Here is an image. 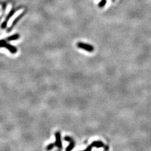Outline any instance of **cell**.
Masks as SVG:
<instances>
[{
  "label": "cell",
  "instance_id": "cell-10",
  "mask_svg": "<svg viewBox=\"0 0 151 151\" xmlns=\"http://www.w3.org/2000/svg\"><path fill=\"white\" fill-rule=\"evenodd\" d=\"M106 0H101L100 2V3H99V7H104L106 4Z\"/></svg>",
  "mask_w": 151,
  "mask_h": 151
},
{
  "label": "cell",
  "instance_id": "cell-11",
  "mask_svg": "<svg viewBox=\"0 0 151 151\" xmlns=\"http://www.w3.org/2000/svg\"><path fill=\"white\" fill-rule=\"evenodd\" d=\"M64 140H65L66 141L68 142H70L72 141L73 139L71 137H69V136H66V137H64Z\"/></svg>",
  "mask_w": 151,
  "mask_h": 151
},
{
  "label": "cell",
  "instance_id": "cell-3",
  "mask_svg": "<svg viewBox=\"0 0 151 151\" xmlns=\"http://www.w3.org/2000/svg\"><path fill=\"white\" fill-rule=\"evenodd\" d=\"M55 137H56V142L54 144L55 146L58 147V148H62V143L61 140V134L59 132H57L55 133Z\"/></svg>",
  "mask_w": 151,
  "mask_h": 151
},
{
  "label": "cell",
  "instance_id": "cell-12",
  "mask_svg": "<svg viewBox=\"0 0 151 151\" xmlns=\"http://www.w3.org/2000/svg\"><path fill=\"white\" fill-rule=\"evenodd\" d=\"M92 146L91 145H88V146L87 147V148H86L85 149V151H91V150H92Z\"/></svg>",
  "mask_w": 151,
  "mask_h": 151
},
{
  "label": "cell",
  "instance_id": "cell-7",
  "mask_svg": "<svg viewBox=\"0 0 151 151\" xmlns=\"http://www.w3.org/2000/svg\"><path fill=\"white\" fill-rule=\"evenodd\" d=\"M19 38H20V35L18 34H15L12 35L10 36H8V38L5 39V40H6L7 42L14 41V40H17Z\"/></svg>",
  "mask_w": 151,
  "mask_h": 151
},
{
  "label": "cell",
  "instance_id": "cell-8",
  "mask_svg": "<svg viewBox=\"0 0 151 151\" xmlns=\"http://www.w3.org/2000/svg\"><path fill=\"white\" fill-rule=\"evenodd\" d=\"M75 145V142L74 141V140H72V141H71L69 142V144L68 145V146L66 148V151H70L71 150H72L73 148H74Z\"/></svg>",
  "mask_w": 151,
  "mask_h": 151
},
{
  "label": "cell",
  "instance_id": "cell-2",
  "mask_svg": "<svg viewBox=\"0 0 151 151\" xmlns=\"http://www.w3.org/2000/svg\"><path fill=\"white\" fill-rule=\"evenodd\" d=\"M77 45L79 48L84 49V50L89 51V52H92L94 50V48H93V46L90 45V44L82 43V42H79V43H77Z\"/></svg>",
  "mask_w": 151,
  "mask_h": 151
},
{
  "label": "cell",
  "instance_id": "cell-9",
  "mask_svg": "<svg viewBox=\"0 0 151 151\" xmlns=\"http://www.w3.org/2000/svg\"><path fill=\"white\" fill-rule=\"evenodd\" d=\"M54 146H55L54 143H50V144H49L47 147V148H46V150H47V151H50L51 150H52V149L54 147Z\"/></svg>",
  "mask_w": 151,
  "mask_h": 151
},
{
  "label": "cell",
  "instance_id": "cell-4",
  "mask_svg": "<svg viewBox=\"0 0 151 151\" xmlns=\"http://www.w3.org/2000/svg\"><path fill=\"white\" fill-rule=\"evenodd\" d=\"M15 11L12 10L9 13L8 15H7V17H6V19H5V20H4V21H3L2 24V25H1V28L2 29H4L6 28L7 25V23H8V20H10V18L13 16V15L15 14Z\"/></svg>",
  "mask_w": 151,
  "mask_h": 151
},
{
  "label": "cell",
  "instance_id": "cell-6",
  "mask_svg": "<svg viewBox=\"0 0 151 151\" xmlns=\"http://www.w3.org/2000/svg\"><path fill=\"white\" fill-rule=\"evenodd\" d=\"M24 15V13H23V14H21V15H20L19 16H17V17H16L14 21H13V23L12 24L11 26V27L8 29V31H7V32H11V31L12 29L14 28V27L15 26V25L17 23V22L19 21L20 19H21V18L22 17V16H23Z\"/></svg>",
  "mask_w": 151,
  "mask_h": 151
},
{
  "label": "cell",
  "instance_id": "cell-5",
  "mask_svg": "<svg viewBox=\"0 0 151 151\" xmlns=\"http://www.w3.org/2000/svg\"><path fill=\"white\" fill-rule=\"evenodd\" d=\"M92 147H96V148H102V147H105V144L102 141H93L91 144Z\"/></svg>",
  "mask_w": 151,
  "mask_h": 151
},
{
  "label": "cell",
  "instance_id": "cell-1",
  "mask_svg": "<svg viewBox=\"0 0 151 151\" xmlns=\"http://www.w3.org/2000/svg\"><path fill=\"white\" fill-rule=\"evenodd\" d=\"M0 48H5L12 54H16L17 51V49L16 48V47L8 44L5 39L0 40Z\"/></svg>",
  "mask_w": 151,
  "mask_h": 151
}]
</instances>
